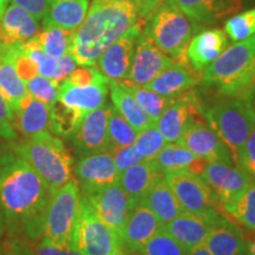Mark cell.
Segmentation results:
<instances>
[{
  "label": "cell",
  "instance_id": "6da1fadb",
  "mask_svg": "<svg viewBox=\"0 0 255 255\" xmlns=\"http://www.w3.org/2000/svg\"><path fill=\"white\" fill-rule=\"evenodd\" d=\"M51 194L43 178L14 150L0 157V207L8 219L23 223L32 238L41 235Z\"/></svg>",
  "mask_w": 255,
  "mask_h": 255
},
{
  "label": "cell",
  "instance_id": "7a4b0ae2",
  "mask_svg": "<svg viewBox=\"0 0 255 255\" xmlns=\"http://www.w3.org/2000/svg\"><path fill=\"white\" fill-rule=\"evenodd\" d=\"M137 19L133 0H94L83 23L73 31L70 53L79 65L95 66L103 51Z\"/></svg>",
  "mask_w": 255,
  "mask_h": 255
},
{
  "label": "cell",
  "instance_id": "3957f363",
  "mask_svg": "<svg viewBox=\"0 0 255 255\" xmlns=\"http://www.w3.org/2000/svg\"><path fill=\"white\" fill-rule=\"evenodd\" d=\"M255 78V33L228 46L202 71V81L227 97H252Z\"/></svg>",
  "mask_w": 255,
  "mask_h": 255
},
{
  "label": "cell",
  "instance_id": "277c9868",
  "mask_svg": "<svg viewBox=\"0 0 255 255\" xmlns=\"http://www.w3.org/2000/svg\"><path fill=\"white\" fill-rule=\"evenodd\" d=\"M203 117L231 151L234 164L240 168L244 145L255 127V108L252 97L226 98L203 111Z\"/></svg>",
  "mask_w": 255,
  "mask_h": 255
},
{
  "label": "cell",
  "instance_id": "5b68a950",
  "mask_svg": "<svg viewBox=\"0 0 255 255\" xmlns=\"http://www.w3.org/2000/svg\"><path fill=\"white\" fill-rule=\"evenodd\" d=\"M13 150L31 165L50 190L55 191L73 178V159L64 143L51 132L28 137Z\"/></svg>",
  "mask_w": 255,
  "mask_h": 255
},
{
  "label": "cell",
  "instance_id": "8992f818",
  "mask_svg": "<svg viewBox=\"0 0 255 255\" xmlns=\"http://www.w3.org/2000/svg\"><path fill=\"white\" fill-rule=\"evenodd\" d=\"M143 32L174 62L189 65L186 50L193 38V20L173 2L163 0L145 21Z\"/></svg>",
  "mask_w": 255,
  "mask_h": 255
},
{
  "label": "cell",
  "instance_id": "52a82bcc",
  "mask_svg": "<svg viewBox=\"0 0 255 255\" xmlns=\"http://www.w3.org/2000/svg\"><path fill=\"white\" fill-rule=\"evenodd\" d=\"M79 201L81 191L75 178L51 194L41 223L43 239L58 246L73 247Z\"/></svg>",
  "mask_w": 255,
  "mask_h": 255
},
{
  "label": "cell",
  "instance_id": "ba28073f",
  "mask_svg": "<svg viewBox=\"0 0 255 255\" xmlns=\"http://www.w3.org/2000/svg\"><path fill=\"white\" fill-rule=\"evenodd\" d=\"M72 246L83 255H110L121 248L119 234L101 221L84 195L79 201Z\"/></svg>",
  "mask_w": 255,
  "mask_h": 255
},
{
  "label": "cell",
  "instance_id": "9c48e42d",
  "mask_svg": "<svg viewBox=\"0 0 255 255\" xmlns=\"http://www.w3.org/2000/svg\"><path fill=\"white\" fill-rule=\"evenodd\" d=\"M164 178L184 212L205 216L214 222L225 219L219 212L221 205L214 191L200 176L186 173H167Z\"/></svg>",
  "mask_w": 255,
  "mask_h": 255
},
{
  "label": "cell",
  "instance_id": "30bf717a",
  "mask_svg": "<svg viewBox=\"0 0 255 255\" xmlns=\"http://www.w3.org/2000/svg\"><path fill=\"white\" fill-rule=\"evenodd\" d=\"M145 21L137 19L119 39L103 51L97 63V68L110 81H126L129 75L130 65L135 51L137 38L143 32Z\"/></svg>",
  "mask_w": 255,
  "mask_h": 255
},
{
  "label": "cell",
  "instance_id": "8fae6325",
  "mask_svg": "<svg viewBox=\"0 0 255 255\" xmlns=\"http://www.w3.org/2000/svg\"><path fill=\"white\" fill-rule=\"evenodd\" d=\"M203 115L195 92L188 90L174 97L155 122V127L167 143H177L194 121Z\"/></svg>",
  "mask_w": 255,
  "mask_h": 255
},
{
  "label": "cell",
  "instance_id": "7c38bea8",
  "mask_svg": "<svg viewBox=\"0 0 255 255\" xmlns=\"http://www.w3.org/2000/svg\"><path fill=\"white\" fill-rule=\"evenodd\" d=\"M84 196L101 221L109 226L120 237L130 213L136 207L121 184L116 182L91 195Z\"/></svg>",
  "mask_w": 255,
  "mask_h": 255
},
{
  "label": "cell",
  "instance_id": "4fadbf2b",
  "mask_svg": "<svg viewBox=\"0 0 255 255\" xmlns=\"http://www.w3.org/2000/svg\"><path fill=\"white\" fill-rule=\"evenodd\" d=\"M113 105L104 104L90 111L83 117L79 126L71 136L76 154L79 157L109 151V135L108 122Z\"/></svg>",
  "mask_w": 255,
  "mask_h": 255
},
{
  "label": "cell",
  "instance_id": "5bb4252c",
  "mask_svg": "<svg viewBox=\"0 0 255 255\" xmlns=\"http://www.w3.org/2000/svg\"><path fill=\"white\" fill-rule=\"evenodd\" d=\"M78 187L83 195H91L96 191L119 182L120 173L114 163L110 151L79 157L73 167Z\"/></svg>",
  "mask_w": 255,
  "mask_h": 255
},
{
  "label": "cell",
  "instance_id": "9a60e30c",
  "mask_svg": "<svg viewBox=\"0 0 255 255\" xmlns=\"http://www.w3.org/2000/svg\"><path fill=\"white\" fill-rule=\"evenodd\" d=\"M200 177L214 191L222 208L237 200L253 181L242 169L221 162H208Z\"/></svg>",
  "mask_w": 255,
  "mask_h": 255
},
{
  "label": "cell",
  "instance_id": "2e32d148",
  "mask_svg": "<svg viewBox=\"0 0 255 255\" xmlns=\"http://www.w3.org/2000/svg\"><path fill=\"white\" fill-rule=\"evenodd\" d=\"M173 63L174 60L165 55L144 32H142L137 38L131 65L126 82L144 87Z\"/></svg>",
  "mask_w": 255,
  "mask_h": 255
},
{
  "label": "cell",
  "instance_id": "e0dca14e",
  "mask_svg": "<svg viewBox=\"0 0 255 255\" xmlns=\"http://www.w3.org/2000/svg\"><path fill=\"white\" fill-rule=\"evenodd\" d=\"M177 143L208 162H221L235 165L231 151L222 139L207 122H202L199 119L188 127Z\"/></svg>",
  "mask_w": 255,
  "mask_h": 255
},
{
  "label": "cell",
  "instance_id": "ac0fdd59",
  "mask_svg": "<svg viewBox=\"0 0 255 255\" xmlns=\"http://www.w3.org/2000/svg\"><path fill=\"white\" fill-rule=\"evenodd\" d=\"M162 223L148 207L138 203L130 213L121 232V247L129 253H138Z\"/></svg>",
  "mask_w": 255,
  "mask_h": 255
},
{
  "label": "cell",
  "instance_id": "d6986e66",
  "mask_svg": "<svg viewBox=\"0 0 255 255\" xmlns=\"http://www.w3.org/2000/svg\"><path fill=\"white\" fill-rule=\"evenodd\" d=\"M228 47V37L220 28L205 30L191 38L186 50L187 62L201 73Z\"/></svg>",
  "mask_w": 255,
  "mask_h": 255
},
{
  "label": "cell",
  "instance_id": "ffe728a7",
  "mask_svg": "<svg viewBox=\"0 0 255 255\" xmlns=\"http://www.w3.org/2000/svg\"><path fill=\"white\" fill-rule=\"evenodd\" d=\"M109 82L110 79H108L90 85L78 87L70 84L64 79L59 84L57 101L85 116L88 113L105 104L109 91Z\"/></svg>",
  "mask_w": 255,
  "mask_h": 255
},
{
  "label": "cell",
  "instance_id": "44dd1931",
  "mask_svg": "<svg viewBox=\"0 0 255 255\" xmlns=\"http://www.w3.org/2000/svg\"><path fill=\"white\" fill-rule=\"evenodd\" d=\"M214 223L216 222L205 216L184 212L171 221L163 223L161 229L175 239L181 246L189 251L199 245L205 244L207 235Z\"/></svg>",
  "mask_w": 255,
  "mask_h": 255
},
{
  "label": "cell",
  "instance_id": "7402d4cb",
  "mask_svg": "<svg viewBox=\"0 0 255 255\" xmlns=\"http://www.w3.org/2000/svg\"><path fill=\"white\" fill-rule=\"evenodd\" d=\"M163 176L154 159H143L121 173L119 183L137 206Z\"/></svg>",
  "mask_w": 255,
  "mask_h": 255
},
{
  "label": "cell",
  "instance_id": "603a6c76",
  "mask_svg": "<svg viewBox=\"0 0 255 255\" xmlns=\"http://www.w3.org/2000/svg\"><path fill=\"white\" fill-rule=\"evenodd\" d=\"M39 30L38 19L20 6L7 5L0 15V43L23 44Z\"/></svg>",
  "mask_w": 255,
  "mask_h": 255
},
{
  "label": "cell",
  "instance_id": "cb8c5ba5",
  "mask_svg": "<svg viewBox=\"0 0 255 255\" xmlns=\"http://www.w3.org/2000/svg\"><path fill=\"white\" fill-rule=\"evenodd\" d=\"M200 75L201 73L194 71L190 65L174 62L143 88L163 95L165 97L174 98L195 87L202 79Z\"/></svg>",
  "mask_w": 255,
  "mask_h": 255
},
{
  "label": "cell",
  "instance_id": "d4e9b609",
  "mask_svg": "<svg viewBox=\"0 0 255 255\" xmlns=\"http://www.w3.org/2000/svg\"><path fill=\"white\" fill-rule=\"evenodd\" d=\"M188 18L200 24H213L239 11L242 0H169Z\"/></svg>",
  "mask_w": 255,
  "mask_h": 255
},
{
  "label": "cell",
  "instance_id": "484cf974",
  "mask_svg": "<svg viewBox=\"0 0 255 255\" xmlns=\"http://www.w3.org/2000/svg\"><path fill=\"white\" fill-rule=\"evenodd\" d=\"M159 170L167 173H186L200 176L208 161L193 154L178 143H167L154 158Z\"/></svg>",
  "mask_w": 255,
  "mask_h": 255
},
{
  "label": "cell",
  "instance_id": "4316f807",
  "mask_svg": "<svg viewBox=\"0 0 255 255\" xmlns=\"http://www.w3.org/2000/svg\"><path fill=\"white\" fill-rule=\"evenodd\" d=\"M15 44L0 43V92L12 113L28 95L25 82L19 77L13 63Z\"/></svg>",
  "mask_w": 255,
  "mask_h": 255
},
{
  "label": "cell",
  "instance_id": "83f0119b",
  "mask_svg": "<svg viewBox=\"0 0 255 255\" xmlns=\"http://www.w3.org/2000/svg\"><path fill=\"white\" fill-rule=\"evenodd\" d=\"M205 246L212 255H248V244L240 229L226 219L212 226Z\"/></svg>",
  "mask_w": 255,
  "mask_h": 255
},
{
  "label": "cell",
  "instance_id": "f1b7e54d",
  "mask_svg": "<svg viewBox=\"0 0 255 255\" xmlns=\"http://www.w3.org/2000/svg\"><path fill=\"white\" fill-rule=\"evenodd\" d=\"M14 124L25 137L51 132L50 105L27 95L13 111Z\"/></svg>",
  "mask_w": 255,
  "mask_h": 255
},
{
  "label": "cell",
  "instance_id": "f546056e",
  "mask_svg": "<svg viewBox=\"0 0 255 255\" xmlns=\"http://www.w3.org/2000/svg\"><path fill=\"white\" fill-rule=\"evenodd\" d=\"M89 9V0H50L44 14V26H57L76 31Z\"/></svg>",
  "mask_w": 255,
  "mask_h": 255
},
{
  "label": "cell",
  "instance_id": "4dcf8cb0",
  "mask_svg": "<svg viewBox=\"0 0 255 255\" xmlns=\"http://www.w3.org/2000/svg\"><path fill=\"white\" fill-rule=\"evenodd\" d=\"M109 90L114 108L137 132L155 124L122 82L110 81Z\"/></svg>",
  "mask_w": 255,
  "mask_h": 255
},
{
  "label": "cell",
  "instance_id": "1f68e13d",
  "mask_svg": "<svg viewBox=\"0 0 255 255\" xmlns=\"http://www.w3.org/2000/svg\"><path fill=\"white\" fill-rule=\"evenodd\" d=\"M141 203L154 213L162 225L184 213L182 206L178 202L174 191L169 187L164 176L152 187Z\"/></svg>",
  "mask_w": 255,
  "mask_h": 255
},
{
  "label": "cell",
  "instance_id": "d6a6232c",
  "mask_svg": "<svg viewBox=\"0 0 255 255\" xmlns=\"http://www.w3.org/2000/svg\"><path fill=\"white\" fill-rule=\"evenodd\" d=\"M73 31L57 26H44L34 36L44 52L53 58H59L70 53Z\"/></svg>",
  "mask_w": 255,
  "mask_h": 255
},
{
  "label": "cell",
  "instance_id": "836d02e7",
  "mask_svg": "<svg viewBox=\"0 0 255 255\" xmlns=\"http://www.w3.org/2000/svg\"><path fill=\"white\" fill-rule=\"evenodd\" d=\"M83 117L81 113L56 101L50 107L51 131L59 137L69 138L76 131Z\"/></svg>",
  "mask_w": 255,
  "mask_h": 255
},
{
  "label": "cell",
  "instance_id": "e575fe53",
  "mask_svg": "<svg viewBox=\"0 0 255 255\" xmlns=\"http://www.w3.org/2000/svg\"><path fill=\"white\" fill-rule=\"evenodd\" d=\"M222 209L242 226L255 231V181H252L237 200Z\"/></svg>",
  "mask_w": 255,
  "mask_h": 255
},
{
  "label": "cell",
  "instance_id": "d590c367",
  "mask_svg": "<svg viewBox=\"0 0 255 255\" xmlns=\"http://www.w3.org/2000/svg\"><path fill=\"white\" fill-rule=\"evenodd\" d=\"M129 90L141 105V108L145 111V114L150 117L151 121L156 122L161 114L163 113L165 108L173 101V97H165L163 95H159L157 92L149 90V89L138 87V85L131 84V83L122 81Z\"/></svg>",
  "mask_w": 255,
  "mask_h": 255
},
{
  "label": "cell",
  "instance_id": "8d00e7d4",
  "mask_svg": "<svg viewBox=\"0 0 255 255\" xmlns=\"http://www.w3.org/2000/svg\"><path fill=\"white\" fill-rule=\"evenodd\" d=\"M108 135H109L110 149L122 148L131 145L137 137V131L121 116V114L114 108H111L109 122H108Z\"/></svg>",
  "mask_w": 255,
  "mask_h": 255
},
{
  "label": "cell",
  "instance_id": "74e56055",
  "mask_svg": "<svg viewBox=\"0 0 255 255\" xmlns=\"http://www.w3.org/2000/svg\"><path fill=\"white\" fill-rule=\"evenodd\" d=\"M138 253L139 255H188V251L159 228Z\"/></svg>",
  "mask_w": 255,
  "mask_h": 255
},
{
  "label": "cell",
  "instance_id": "f35d334b",
  "mask_svg": "<svg viewBox=\"0 0 255 255\" xmlns=\"http://www.w3.org/2000/svg\"><path fill=\"white\" fill-rule=\"evenodd\" d=\"M225 32L234 43L253 36L255 33V7L229 18L225 24Z\"/></svg>",
  "mask_w": 255,
  "mask_h": 255
},
{
  "label": "cell",
  "instance_id": "ab89813d",
  "mask_svg": "<svg viewBox=\"0 0 255 255\" xmlns=\"http://www.w3.org/2000/svg\"><path fill=\"white\" fill-rule=\"evenodd\" d=\"M167 144L163 136L159 133L155 124L137 132L133 146L144 159H154L163 146Z\"/></svg>",
  "mask_w": 255,
  "mask_h": 255
},
{
  "label": "cell",
  "instance_id": "60d3db41",
  "mask_svg": "<svg viewBox=\"0 0 255 255\" xmlns=\"http://www.w3.org/2000/svg\"><path fill=\"white\" fill-rule=\"evenodd\" d=\"M20 45L24 52L26 53L37 65L38 73L44 76V77L52 79L57 71L58 59L46 55L34 37L28 39L27 41H25V43L20 44Z\"/></svg>",
  "mask_w": 255,
  "mask_h": 255
},
{
  "label": "cell",
  "instance_id": "b9f144b4",
  "mask_svg": "<svg viewBox=\"0 0 255 255\" xmlns=\"http://www.w3.org/2000/svg\"><path fill=\"white\" fill-rule=\"evenodd\" d=\"M28 95L47 105H52L57 101L59 84L51 78L37 75L25 82Z\"/></svg>",
  "mask_w": 255,
  "mask_h": 255
},
{
  "label": "cell",
  "instance_id": "7bdbcfd3",
  "mask_svg": "<svg viewBox=\"0 0 255 255\" xmlns=\"http://www.w3.org/2000/svg\"><path fill=\"white\" fill-rule=\"evenodd\" d=\"M110 154L113 156L114 163L116 165V169L119 170L120 174L127 170L128 168L131 167V165L144 159V157L136 150L133 144L122 146V148L111 149Z\"/></svg>",
  "mask_w": 255,
  "mask_h": 255
},
{
  "label": "cell",
  "instance_id": "ee69618b",
  "mask_svg": "<svg viewBox=\"0 0 255 255\" xmlns=\"http://www.w3.org/2000/svg\"><path fill=\"white\" fill-rule=\"evenodd\" d=\"M107 78L98 69H95L94 66H81L76 68L70 73L69 77L65 79L70 84L78 85V87H84V85H90L97 82L108 81Z\"/></svg>",
  "mask_w": 255,
  "mask_h": 255
},
{
  "label": "cell",
  "instance_id": "f6af8a7d",
  "mask_svg": "<svg viewBox=\"0 0 255 255\" xmlns=\"http://www.w3.org/2000/svg\"><path fill=\"white\" fill-rule=\"evenodd\" d=\"M13 63L19 77L23 79L24 82L28 81V79L34 77V76L39 75V73H38L37 65L34 64L33 60L24 52L20 44H15L13 52Z\"/></svg>",
  "mask_w": 255,
  "mask_h": 255
},
{
  "label": "cell",
  "instance_id": "bcb514c9",
  "mask_svg": "<svg viewBox=\"0 0 255 255\" xmlns=\"http://www.w3.org/2000/svg\"><path fill=\"white\" fill-rule=\"evenodd\" d=\"M14 117L11 108L8 107L7 102L5 101L4 96L0 92V137L6 139L15 138Z\"/></svg>",
  "mask_w": 255,
  "mask_h": 255
},
{
  "label": "cell",
  "instance_id": "7dc6e473",
  "mask_svg": "<svg viewBox=\"0 0 255 255\" xmlns=\"http://www.w3.org/2000/svg\"><path fill=\"white\" fill-rule=\"evenodd\" d=\"M240 169L246 173L252 180L255 181V127L248 136L241 154Z\"/></svg>",
  "mask_w": 255,
  "mask_h": 255
},
{
  "label": "cell",
  "instance_id": "c3c4849f",
  "mask_svg": "<svg viewBox=\"0 0 255 255\" xmlns=\"http://www.w3.org/2000/svg\"><path fill=\"white\" fill-rule=\"evenodd\" d=\"M33 255H83L76 248L70 246H58L43 239Z\"/></svg>",
  "mask_w": 255,
  "mask_h": 255
},
{
  "label": "cell",
  "instance_id": "681fc988",
  "mask_svg": "<svg viewBox=\"0 0 255 255\" xmlns=\"http://www.w3.org/2000/svg\"><path fill=\"white\" fill-rule=\"evenodd\" d=\"M9 1H11V4L20 6V7L26 9L28 13H31L39 20V19H43L44 14H45L50 0H9Z\"/></svg>",
  "mask_w": 255,
  "mask_h": 255
},
{
  "label": "cell",
  "instance_id": "f907efd6",
  "mask_svg": "<svg viewBox=\"0 0 255 255\" xmlns=\"http://www.w3.org/2000/svg\"><path fill=\"white\" fill-rule=\"evenodd\" d=\"M57 59H58V65H57V71L55 73V76H53L52 81H55L56 83L60 84V83H62L64 79L68 78L70 73L76 69L77 63H76V60L72 57L71 53H66V55L59 57V58Z\"/></svg>",
  "mask_w": 255,
  "mask_h": 255
},
{
  "label": "cell",
  "instance_id": "816d5d0a",
  "mask_svg": "<svg viewBox=\"0 0 255 255\" xmlns=\"http://www.w3.org/2000/svg\"><path fill=\"white\" fill-rule=\"evenodd\" d=\"M138 12V18L146 21L148 18L154 13L163 0H133Z\"/></svg>",
  "mask_w": 255,
  "mask_h": 255
},
{
  "label": "cell",
  "instance_id": "f5cc1de1",
  "mask_svg": "<svg viewBox=\"0 0 255 255\" xmlns=\"http://www.w3.org/2000/svg\"><path fill=\"white\" fill-rule=\"evenodd\" d=\"M188 255H212V254H210L209 251L207 250L205 244H202L188 251Z\"/></svg>",
  "mask_w": 255,
  "mask_h": 255
},
{
  "label": "cell",
  "instance_id": "db71d44e",
  "mask_svg": "<svg viewBox=\"0 0 255 255\" xmlns=\"http://www.w3.org/2000/svg\"><path fill=\"white\" fill-rule=\"evenodd\" d=\"M1 255H25V254H24V252H23V250H21L20 247L13 246V247L9 248V250L5 251Z\"/></svg>",
  "mask_w": 255,
  "mask_h": 255
},
{
  "label": "cell",
  "instance_id": "11a10c76",
  "mask_svg": "<svg viewBox=\"0 0 255 255\" xmlns=\"http://www.w3.org/2000/svg\"><path fill=\"white\" fill-rule=\"evenodd\" d=\"M248 255H255V231L252 240L248 242Z\"/></svg>",
  "mask_w": 255,
  "mask_h": 255
},
{
  "label": "cell",
  "instance_id": "9f6ffc18",
  "mask_svg": "<svg viewBox=\"0 0 255 255\" xmlns=\"http://www.w3.org/2000/svg\"><path fill=\"white\" fill-rule=\"evenodd\" d=\"M110 255H132L131 253H129V252H127V251H124L122 247L121 248H119V250H116L114 252V253H111Z\"/></svg>",
  "mask_w": 255,
  "mask_h": 255
},
{
  "label": "cell",
  "instance_id": "6f0895ef",
  "mask_svg": "<svg viewBox=\"0 0 255 255\" xmlns=\"http://www.w3.org/2000/svg\"><path fill=\"white\" fill-rule=\"evenodd\" d=\"M8 1L9 0H0V15H1L2 12H4L6 6L8 5Z\"/></svg>",
  "mask_w": 255,
  "mask_h": 255
},
{
  "label": "cell",
  "instance_id": "680465c9",
  "mask_svg": "<svg viewBox=\"0 0 255 255\" xmlns=\"http://www.w3.org/2000/svg\"><path fill=\"white\" fill-rule=\"evenodd\" d=\"M252 101H253V104L255 108V78H254V83H253V88H252Z\"/></svg>",
  "mask_w": 255,
  "mask_h": 255
},
{
  "label": "cell",
  "instance_id": "91938a15",
  "mask_svg": "<svg viewBox=\"0 0 255 255\" xmlns=\"http://www.w3.org/2000/svg\"><path fill=\"white\" fill-rule=\"evenodd\" d=\"M2 233V225H1V220H0V235H1Z\"/></svg>",
  "mask_w": 255,
  "mask_h": 255
},
{
  "label": "cell",
  "instance_id": "94428289",
  "mask_svg": "<svg viewBox=\"0 0 255 255\" xmlns=\"http://www.w3.org/2000/svg\"><path fill=\"white\" fill-rule=\"evenodd\" d=\"M115 1H122V0H115Z\"/></svg>",
  "mask_w": 255,
  "mask_h": 255
}]
</instances>
